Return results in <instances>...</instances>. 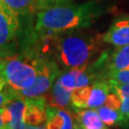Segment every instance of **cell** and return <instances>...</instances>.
Segmentation results:
<instances>
[{
  "label": "cell",
  "mask_w": 129,
  "mask_h": 129,
  "mask_svg": "<svg viewBox=\"0 0 129 129\" xmlns=\"http://www.w3.org/2000/svg\"><path fill=\"white\" fill-rule=\"evenodd\" d=\"M72 92L73 91L66 89L56 78L50 90L47 92L48 94H45L44 96L46 98L48 105L55 106L59 108H67L71 104Z\"/></svg>",
  "instance_id": "obj_11"
},
{
  "label": "cell",
  "mask_w": 129,
  "mask_h": 129,
  "mask_svg": "<svg viewBox=\"0 0 129 129\" xmlns=\"http://www.w3.org/2000/svg\"><path fill=\"white\" fill-rule=\"evenodd\" d=\"M105 77L118 82L129 84V70H118V71L108 72L105 75Z\"/></svg>",
  "instance_id": "obj_19"
},
{
  "label": "cell",
  "mask_w": 129,
  "mask_h": 129,
  "mask_svg": "<svg viewBox=\"0 0 129 129\" xmlns=\"http://www.w3.org/2000/svg\"><path fill=\"white\" fill-rule=\"evenodd\" d=\"M23 129H47L46 123L41 125H30V124H25Z\"/></svg>",
  "instance_id": "obj_23"
},
{
  "label": "cell",
  "mask_w": 129,
  "mask_h": 129,
  "mask_svg": "<svg viewBox=\"0 0 129 129\" xmlns=\"http://www.w3.org/2000/svg\"><path fill=\"white\" fill-rule=\"evenodd\" d=\"M17 95V94H16ZM25 98L15 97L7 102L4 106L9 109L11 113V122L8 129H23L25 126L24 122V112H25Z\"/></svg>",
  "instance_id": "obj_13"
},
{
  "label": "cell",
  "mask_w": 129,
  "mask_h": 129,
  "mask_svg": "<svg viewBox=\"0 0 129 129\" xmlns=\"http://www.w3.org/2000/svg\"><path fill=\"white\" fill-rule=\"evenodd\" d=\"M102 14V7L95 1L82 4L56 5L36 14L34 35L50 37L92 26Z\"/></svg>",
  "instance_id": "obj_1"
},
{
  "label": "cell",
  "mask_w": 129,
  "mask_h": 129,
  "mask_svg": "<svg viewBox=\"0 0 129 129\" xmlns=\"http://www.w3.org/2000/svg\"><path fill=\"white\" fill-rule=\"evenodd\" d=\"M91 93V84L75 89L71 96V104L75 109H86L88 108V101Z\"/></svg>",
  "instance_id": "obj_18"
},
{
  "label": "cell",
  "mask_w": 129,
  "mask_h": 129,
  "mask_svg": "<svg viewBox=\"0 0 129 129\" xmlns=\"http://www.w3.org/2000/svg\"><path fill=\"white\" fill-rule=\"evenodd\" d=\"M102 40L116 47L129 45V16L114 20L105 34L102 36Z\"/></svg>",
  "instance_id": "obj_7"
},
{
  "label": "cell",
  "mask_w": 129,
  "mask_h": 129,
  "mask_svg": "<svg viewBox=\"0 0 129 129\" xmlns=\"http://www.w3.org/2000/svg\"><path fill=\"white\" fill-rule=\"evenodd\" d=\"M105 63L106 74L112 71L129 70V45L117 47L109 57H105Z\"/></svg>",
  "instance_id": "obj_14"
},
{
  "label": "cell",
  "mask_w": 129,
  "mask_h": 129,
  "mask_svg": "<svg viewBox=\"0 0 129 129\" xmlns=\"http://www.w3.org/2000/svg\"><path fill=\"white\" fill-rule=\"evenodd\" d=\"M78 126L84 129H102L105 128L101 117L96 109H76Z\"/></svg>",
  "instance_id": "obj_15"
},
{
  "label": "cell",
  "mask_w": 129,
  "mask_h": 129,
  "mask_svg": "<svg viewBox=\"0 0 129 129\" xmlns=\"http://www.w3.org/2000/svg\"><path fill=\"white\" fill-rule=\"evenodd\" d=\"M111 92L108 79L97 78L91 84V93L88 101V108L98 109L104 104L108 94Z\"/></svg>",
  "instance_id": "obj_12"
},
{
  "label": "cell",
  "mask_w": 129,
  "mask_h": 129,
  "mask_svg": "<svg viewBox=\"0 0 129 129\" xmlns=\"http://www.w3.org/2000/svg\"><path fill=\"white\" fill-rule=\"evenodd\" d=\"M44 1L48 6V8L53 7V6H56V5L69 4V3L73 2V0H44Z\"/></svg>",
  "instance_id": "obj_22"
},
{
  "label": "cell",
  "mask_w": 129,
  "mask_h": 129,
  "mask_svg": "<svg viewBox=\"0 0 129 129\" xmlns=\"http://www.w3.org/2000/svg\"><path fill=\"white\" fill-rule=\"evenodd\" d=\"M15 97H17L15 91L13 90L12 88H10L9 86L7 89H4L3 91H1L0 92V108L3 107L7 102H9L11 100L14 99Z\"/></svg>",
  "instance_id": "obj_21"
},
{
  "label": "cell",
  "mask_w": 129,
  "mask_h": 129,
  "mask_svg": "<svg viewBox=\"0 0 129 129\" xmlns=\"http://www.w3.org/2000/svg\"><path fill=\"white\" fill-rule=\"evenodd\" d=\"M60 74L58 63L44 56L34 84L24 90L15 91V93L22 98H37L43 96L50 90Z\"/></svg>",
  "instance_id": "obj_4"
},
{
  "label": "cell",
  "mask_w": 129,
  "mask_h": 129,
  "mask_svg": "<svg viewBox=\"0 0 129 129\" xmlns=\"http://www.w3.org/2000/svg\"><path fill=\"white\" fill-rule=\"evenodd\" d=\"M97 78V75L87 69H69L60 74L57 79L66 89L73 91L75 89L90 85Z\"/></svg>",
  "instance_id": "obj_8"
},
{
  "label": "cell",
  "mask_w": 129,
  "mask_h": 129,
  "mask_svg": "<svg viewBox=\"0 0 129 129\" xmlns=\"http://www.w3.org/2000/svg\"><path fill=\"white\" fill-rule=\"evenodd\" d=\"M6 56H10V55L3 51H0V60H2L4 57H6Z\"/></svg>",
  "instance_id": "obj_24"
},
{
  "label": "cell",
  "mask_w": 129,
  "mask_h": 129,
  "mask_svg": "<svg viewBox=\"0 0 129 129\" xmlns=\"http://www.w3.org/2000/svg\"><path fill=\"white\" fill-rule=\"evenodd\" d=\"M1 112H2V107L0 108V128H5L3 120H2V116H1Z\"/></svg>",
  "instance_id": "obj_25"
},
{
  "label": "cell",
  "mask_w": 129,
  "mask_h": 129,
  "mask_svg": "<svg viewBox=\"0 0 129 129\" xmlns=\"http://www.w3.org/2000/svg\"><path fill=\"white\" fill-rule=\"evenodd\" d=\"M83 30L52 37L56 62L66 69H87L100 50L99 38Z\"/></svg>",
  "instance_id": "obj_2"
},
{
  "label": "cell",
  "mask_w": 129,
  "mask_h": 129,
  "mask_svg": "<svg viewBox=\"0 0 129 129\" xmlns=\"http://www.w3.org/2000/svg\"><path fill=\"white\" fill-rule=\"evenodd\" d=\"M0 2L20 16L37 14L38 12L48 8L44 0H0Z\"/></svg>",
  "instance_id": "obj_10"
},
{
  "label": "cell",
  "mask_w": 129,
  "mask_h": 129,
  "mask_svg": "<svg viewBox=\"0 0 129 129\" xmlns=\"http://www.w3.org/2000/svg\"><path fill=\"white\" fill-rule=\"evenodd\" d=\"M20 32V15L0 2V51L14 54V44Z\"/></svg>",
  "instance_id": "obj_5"
},
{
  "label": "cell",
  "mask_w": 129,
  "mask_h": 129,
  "mask_svg": "<svg viewBox=\"0 0 129 129\" xmlns=\"http://www.w3.org/2000/svg\"><path fill=\"white\" fill-rule=\"evenodd\" d=\"M47 129H76V122L69 111L65 108L47 106Z\"/></svg>",
  "instance_id": "obj_9"
},
{
  "label": "cell",
  "mask_w": 129,
  "mask_h": 129,
  "mask_svg": "<svg viewBox=\"0 0 129 129\" xmlns=\"http://www.w3.org/2000/svg\"><path fill=\"white\" fill-rule=\"evenodd\" d=\"M76 129H77V128H76Z\"/></svg>",
  "instance_id": "obj_28"
},
{
  "label": "cell",
  "mask_w": 129,
  "mask_h": 129,
  "mask_svg": "<svg viewBox=\"0 0 129 129\" xmlns=\"http://www.w3.org/2000/svg\"><path fill=\"white\" fill-rule=\"evenodd\" d=\"M0 129H6V128H0Z\"/></svg>",
  "instance_id": "obj_27"
},
{
  "label": "cell",
  "mask_w": 129,
  "mask_h": 129,
  "mask_svg": "<svg viewBox=\"0 0 129 129\" xmlns=\"http://www.w3.org/2000/svg\"><path fill=\"white\" fill-rule=\"evenodd\" d=\"M76 128H77V129H84V128H80V127H78L77 124H76ZM102 129H106V128H102Z\"/></svg>",
  "instance_id": "obj_26"
},
{
  "label": "cell",
  "mask_w": 129,
  "mask_h": 129,
  "mask_svg": "<svg viewBox=\"0 0 129 129\" xmlns=\"http://www.w3.org/2000/svg\"><path fill=\"white\" fill-rule=\"evenodd\" d=\"M109 85L110 90L112 92L116 93L121 101V106H120V112L125 117L126 120H129V84L118 82L113 79H109Z\"/></svg>",
  "instance_id": "obj_16"
},
{
  "label": "cell",
  "mask_w": 129,
  "mask_h": 129,
  "mask_svg": "<svg viewBox=\"0 0 129 129\" xmlns=\"http://www.w3.org/2000/svg\"><path fill=\"white\" fill-rule=\"evenodd\" d=\"M99 115L101 117L103 123L108 126H113L116 124H121L126 121L125 117L122 115L120 110H116L109 108L105 105H102L97 109Z\"/></svg>",
  "instance_id": "obj_17"
},
{
  "label": "cell",
  "mask_w": 129,
  "mask_h": 129,
  "mask_svg": "<svg viewBox=\"0 0 129 129\" xmlns=\"http://www.w3.org/2000/svg\"><path fill=\"white\" fill-rule=\"evenodd\" d=\"M103 105L107 106L109 108L112 109H116V110H120V106H121V101H120V98L116 94V93L112 92L111 91L108 96L106 98L105 102Z\"/></svg>",
  "instance_id": "obj_20"
},
{
  "label": "cell",
  "mask_w": 129,
  "mask_h": 129,
  "mask_svg": "<svg viewBox=\"0 0 129 129\" xmlns=\"http://www.w3.org/2000/svg\"><path fill=\"white\" fill-rule=\"evenodd\" d=\"M43 57L34 50L6 56L0 60V75L13 90H24L34 84Z\"/></svg>",
  "instance_id": "obj_3"
},
{
  "label": "cell",
  "mask_w": 129,
  "mask_h": 129,
  "mask_svg": "<svg viewBox=\"0 0 129 129\" xmlns=\"http://www.w3.org/2000/svg\"><path fill=\"white\" fill-rule=\"evenodd\" d=\"M25 124L41 125L46 123L47 120V103L45 96L37 98H25Z\"/></svg>",
  "instance_id": "obj_6"
}]
</instances>
